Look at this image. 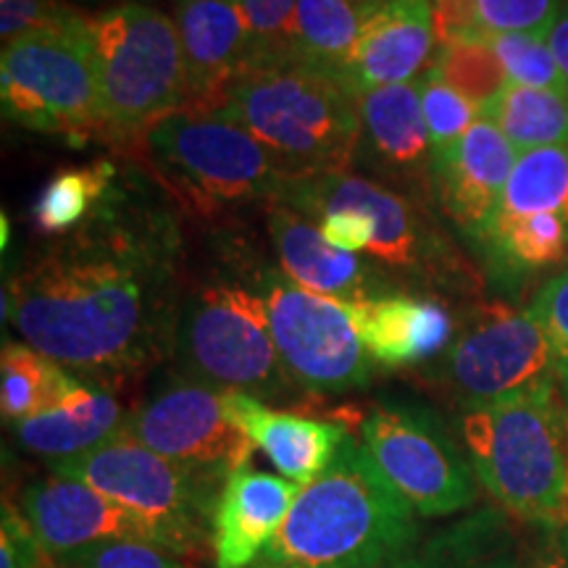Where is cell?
I'll return each mask as SVG.
<instances>
[{
  "label": "cell",
  "mask_w": 568,
  "mask_h": 568,
  "mask_svg": "<svg viewBox=\"0 0 568 568\" xmlns=\"http://www.w3.org/2000/svg\"><path fill=\"white\" fill-rule=\"evenodd\" d=\"M295 3L297 0H240L255 42V59L280 51L284 27L293 17Z\"/></svg>",
  "instance_id": "obj_37"
},
{
  "label": "cell",
  "mask_w": 568,
  "mask_h": 568,
  "mask_svg": "<svg viewBox=\"0 0 568 568\" xmlns=\"http://www.w3.org/2000/svg\"><path fill=\"white\" fill-rule=\"evenodd\" d=\"M524 568H568V527L531 529Z\"/></svg>",
  "instance_id": "obj_39"
},
{
  "label": "cell",
  "mask_w": 568,
  "mask_h": 568,
  "mask_svg": "<svg viewBox=\"0 0 568 568\" xmlns=\"http://www.w3.org/2000/svg\"><path fill=\"white\" fill-rule=\"evenodd\" d=\"M17 508L51 556L67 558L92 545L140 539L161 545V539L138 514L126 510L111 497L84 485L80 479L51 477L30 481Z\"/></svg>",
  "instance_id": "obj_16"
},
{
  "label": "cell",
  "mask_w": 568,
  "mask_h": 568,
  "mask_svg": "<svg viewBox=\"0 0 568 568\" xmlns=\"http://www.w3.org/2000/svg\"><path fill=\"white\" fill-rule=\"evenodd\" d=\"M174 24L187 67V111L211 113L255 59L240 0H176Z\"/></svg>",
  "instance_id": "obj_17"
},
{
  "label": "cell",
  "mask_w": 568,
  "mask_h": 568,
  "mask_svg": "<svg viewBox=\"0 0 568 568\" xmlns=\"http://www.w3.org/2000/svg\"><path fill=\"white\" fill-rule=\"evenodd\" d=\"M126 416L122 403L101 387L84 385L63 406L13 424L17 439L27 450L55 460L84 456L124 429Z\"/></svg>",
  "instance_id": "obj_26"
},
{
  "label": "cell",
  "mask_w": 568,
  "mask_h": 568,
  "mask_svg": "<svg viewBox=\"0 0 568 568\" xmlns=\"http://www.w3.org/2000/svg\"><path fill=\"white\" fill-rule=\"evenodd\" d=\"M368 358L387 368H406L447 351L453 318L443 305L414 295H382L347 303Z\"/></svg>",
  "instance_id": "obj_24"
},
{
  "label": "cell",
  "mask_w": 568,
  "mask_h": 568,
  "mask_svg": "<svg viewBox=\"0 0 568 568\" xmlns=\"http://www.w3.org/2000/svg\"><path fill=\"white\" fill-rule=\"evenodd\" d=\"M481 119L506 134L516 153L568 148V95L564 92L508 82L506 90L481 109Z\"/></svg>",
  "instance_id": "obj_29"
},
{
  "label": "cell",
  "mask_w": 568,
  "mask_h": 568,
  "mask_svg": "<svg viewBox=\"0 0 568 568\" xmlns=\"http://www.w3.org/2000/svg\"><path fill=\"white\" fill-rule=\"evenodd\" d=\"M88 385L69 368L34 351L32 345L6 343L0 355V408L6 422H24L69 403Z\"/></svg>",
  "instance_id": "obj_28"
},
{
  "label": "cell",
  "mask_w": 568,
  "mask_h": 568,
  "mask_svg": "<svg viewBox=\"0 0 568 568\" xmlns=\"http://www.w3.org/2000/svg\"><path fill=\"white\" fill-rule=\"evenodd\" d=\"M268 232H272V243L284 274L311 293L343 303L395 293L393 280L376 272L355 253H345L326 243L311 219L287 205H272Z\"/></svg>",
  "instance_id": "obj_22"
},
{
  "label": "cell",
  "mask_w": 568,
  "mask_h": 568,
  "mask_svg": "<svg viewBox=\"0 0 568 568\" xmlns=\"http://www.w3.org/2000/svg\"><path fill=\"white\" fill-rule=\"evenodd\" d=\"M416 516L351 435L251 568H385L418 539Z\"/></svg>",
  "instance_id": "obj_2"
},
{
  "label": "cell",
  "mask_w": 568,
  "mask_h": 568,
  "mask_svg": "<svg viewBox=\"0 0 568 568\" xmlns=\"http://www.w3.org/2000/svg\"><path fill=\"white\" fill-rule=\"evenodd\" d=\"M545 38H548L550 51H552V55H556L558 67H560V71H564V77L568 82V0H564V6H560L558 17H556V21H552V27Z\"/></svg>",
  "instance_id": "obj_40"
},
{
  "label": "cell",
  "mask_w": 568,
  "mask_h": 568,
  "mask_svg": "<svg viewBox=\"0 0 568 568\" xmlns=\"http://www.w3.org/2000/svg\"><path fill=\"white\" fill-rule=\"evenodd\" d=\"M489 48L497 53L510 82L527 84V88L556 90L568 95V82L560 71L556 55H552L545 34L510 32L489 34L485 38Z\"/></svg>",
  "instance_id": "obj_32"
},
{
  "label": "cell",
  "mask_w": 568,
  "mask_h": 568,
  "mask_svg": "<svg viewBox=\"0 0 568 568\" xmlns=\"http://www.w3.org/2000/svg\"><path fill=\"white\" fill-rule=\"evenodd\" d=\"M145 148L155 169L203 205L276 201L290 176L251 132L213 111L169 113L145 134Z\"/></svg>",
  "instance_id": "obj_9"
},
{
  "label": "cell",
  "mask_w": 568,
  "mask_h": 568,
  "mask_svg": "<svg viewBox=\"0 0 568 568\" xmlns=\"http://www.w3.org/2000/svg\"><path fill=\"white\" fill-rule=\"evenodd\" d=\"M116 166L98 161L92 166L67 169L42 187L32 205V222L42 234H69L88 222L98 203L109 197Z\"/></svg>",
  "instance_id": "obj_30"
},
{
  "label": "cell",
  "mask_w": 568,
  "mask_h": 568,
  "mask_svg": "<svg viewBox=\"0 0 568 568\" xmlns=\"http://www.w3.org/2000/svg\"><path fill=\"white\" fill-rule=\"evenodd\" d=\"M3 316L82 382L116 385L172 355L180 293L172 224L111 205L6 287Z\"/></svg>",
  "instance_id": "obj_1"
},
{
  "label": "cell",
  "mask_w": 568,
  "mask_h": 568,
  "mask_svg": "<svg viewBox=\"0 0 568 568\" xmlns=\"http://www.w3.org/2000/svg\"><path fill=\"white\" fill-rule=\"evenodd\" d=\"M213 113L251 132L290 176L347 172L358 153L361 92L282 53L255 59Z\"/></svg>",
  "instance_id": "obj_3"
},
{
  "label": "cell",
  "mask_w": 568,
  "mask_h": 568,
  "mask_svg": "<svg viewBox=\"0 0 568 568\" xmlns=\"http://www.w3.org/2000/svg\"><path fill=\"white\" fill-rule=\"evenodd\" d=\"M479 485L529 529L568 527V395L560 385L460 414Z\"/></svg>",
  "instance_id": "obj_4"
},
{
  "label": "cell",
  "mask_w": 568,
  "mask_h": 568,
  "mask_svg": "<svg viewBox=\"0 0 568 568\" xmlns=\"http://www.w3.org/2000/svg\"><path fill=\"white\" fill-rule=\"evenodd\" d=\"M355 159L400 184L432 180L435 148L422 109V77L361 95V142Z\"/></svg>",
  "instance_id": "obj_21"
},
{
  "label": "cell",
  "mask_w": 568,
  "mask_h": 568,
  "mask_svg": "<svg viewBox=\"0 0 568 568\" xmlns=\"http://www.w3.org/2000/svg\"><path fill=\"white\" fill-rule=\"evenodd\" d=\"M305 219L314 216L329 245L345 253H372L376 261L422 272L429 268L435 240L406 197L347 172L287 176L276 195Z\"/></svg>",
  "instance_id": "obj_10"
},
{
  "label": "cell",
  "mask_w": 568,
  "mask_h": 568,
  "mask_svg": "<svg viewBox=\"0 0 568 568\" xmlns=\"http://www.w3.org/2000/svg\"><path fill=\"white\" fill-rule=\"evenodd\" d=\"M426 69L435 71L439 80H445L453 90H458L479 111L489 101H495L510 82L506 67H503L485 38L439 45Z\"/></svg>",
  "instance_id": "obj_31"
},
{
  "label": "cell",
  "mask_w": 568,
  "mask_h": 568,
  "mask_svg": "<svg viewBox=\"0 0 568 568\" xmlns=\"http://www.w3.org/2000/svg\"><path fill=\"white\" fill-rule=\"evenodd\" d=\"M432 0H366V17L343 77L361 95L422 77L435 55Z\"/></svg>",
  "instance_id": "obj_18"
},
{
  "label": "cell",
  "mask_w": 568,
  "mask_h": 568,
  "mask_svg": "<svg viewBox=\"0 0 568 568\" xmlns=\"http://www.w3.org/2000/svg\"><path fill=\"white\" fill-rule=\"evenodd\" d=\"M364 17L366 0H297L276 53L343 74Z\"/></svg>",
  "instance_id": "obj_27"
},
{
  "label": "cell",
  "mask_w": 568,
  "mask_h": 568,
  "mask_svg": "<svg viewBox=\"0 0 568 568\" xmlns=\"http://www.w3.org/2000/svg\"><path fill=\"white\" fill-rule=\"evenodd\" d=\"M71 13L59 0H0V34L6 42L53 24Z\"/></svg>",
  "instance_id": "obj_38"
},
{
  "label": "cell",
  "mask_w": 568,
  "mask_h": 568,
  "mask_svg": "<svg viewBox=\"0 0 568 568\" xmlns=\"http://www.w3.org/2000/svg\"><path fill=\"white\" fill-rule=\"evenodd\" d=\"M516 159V148L487 119H479L456 145L435 155L432 187L468 237L479 240L485 232Z\"/></svg>",
  "instance_id": "obj_19"
},
{
  "label": "cell",
  "mask_w": 568,
  "mask_h": 568,
  "mask_svg": "<svg viewBox=\"0 0 568 568\" xmlns=\"http://www.w3.org/2000/svg\"><path fill=\"white\" fill-rule=\"evenodd\" d=\"M124 435L213 481L251 464L253 443L226 410L222 389L182 379L126 416Z\"/></svg>",
  "instance_id": "obj_15"
},
{
  "label": "cell",
  "mask_w": 568,
  "mask_h": 568,
  "mask_svg": "<svg viewBox=\"0 0 568 568\" xmlns=\"http://www.w3.org/2000/svg\"><path fill=\"white\" fill-rule=\"evenodd\" d=\"M253 293L264 301L274 345L297 387L335 395L368 385L376 364L361 343L351 305L311 293L280 272L258 274Z\"/></svg>",
  "instance_id": "obj_12"
},
{
  "label": "cell",
  "mask_w": 568,
  "mask_h": 568,
  "mask_svg": "<svg viewBox=\"0 0 568 568\" xmlns=\"http://www.w3.org/2000/svg\"><path fill=\"white\" fill-rule=\"evenodd\" d=\"M6 119L71 142L103 134L101 82L90 19L80 13L6 42L0 59Z\"/></svg>",
  "instance_id": "obj_5"
},
{
  "label": "cell",
  "mask_w": 568,
  "mask_h": 568,
  "mask_svg": "<svg viewBox=\"0 0 568 568\" xmlns=\"http://www.w3.org/2000/svg\"><path fill=\"white\" fill-rule=\"evenodd\" d=\"M59 568H190L176 552L140 539H119V542L92 545L80 552L55 560Z\"/></svg>",
  "instance_id": "obj_35"
},
{
  "label": "cell",
  "mask_w": 568,
  "mask_h": 568,
  "mask_svg": "<svg viewBox=\"0 0 568 568\" xmlns=\"http://www.w3.org/2000/svg\"><path fill=\"white\" fill-rule=\"evenodd\" d=\"M460 408L560 385L550 343L531 311L485 305L466 318L437 372Z\"/></svg>",
  "instance_id": "obj_14"
},
{
  "label": "cell",
  "mask_w": 568,
  "mask_h": 568,
  "mask_svg": "<svg viewBox=\"0 0 568 568\" xmlns=\"http://www.w3.org/2000/svg\"><path fill=\"white\" fill-rule=\"evenodd\" d=\"M422 109L435 155L453 148L481 119V111L468 98L439 80L432 69L422 74Z\"/></svg>",
  "instance_id": "obj_33"
},
{
  "label": "cell",
  "mask_w": 568,
  "mask_h": 568,
  "mask_svg": "<svg viewBox=\"0 0 568 568\" xmlns=\"http://www.w3.org/2000/svg\"><path fill=\"white\" fill-rule=\"evenodd\" d=\"M180 376L222 393L282 400L301 389L290 379L264 301L243 287L197 290L182 303L174 351Z\"/></svg>",
  "instance_id": "obj_8"
},
{
  "label": "cell",
  "mask_w": 568,
  "mask_h": 568,
  "mask_svg": "<svg viewBox=\"0 0 568 568\" xmlns=\"http://www.w3.org/2000/svg\"><path fill=\"white\" fill-rule=\"evenodd\" d=\"M51 471L80 479L138 514L159 535L161 548L184 560L211 550V524L222 481L163 458L124 432L84 456L55 460Z\"/></svg>",
  "instance_id": "obj_7"
},
{
  "label": "cell",
  "mask_w": 568,
  "mask_h": 568,
  "mask_svg": "<svg viewBox=\"0 0 568 568\" xmlns=\"http://www.w3.org/2000/svg\"><path fill=\"white\" fill-rule=\"evenodd\" d=\"M477 245L506 282L568 264V148L518 153Z\"/></svg>",
  "instance_id": "obj_13"
},
{
  "label": "cell",
  "mask_w": 568,
  "mask_h": 568,
  "mask_svg": "<svg viewBox=\"0 0 568 568\" xmlns=\"http://www.w3.org/2000/svg\"><path fill=\"white\" fill-rule=\"evenodd\" d=\"M503 508H479L410 545L385 568H524L527 542Z\"/></svg>",
  "instance_id": "obj_25"
},
{
  "label": "cell",
  "mask_w": 568,
  "mask_h": 568,
  "mask_svg": "<svg viewBox=\"0 0 568 568\" xmlns=\"http://www.w3.org/2000/svg\"><path fill=\"white\" fill-rule=\"evenodd\" d=\"M361 443L418 516H453L479 495L466 450L443 418L408 403H382L361 422Z\"/></svg>",
  "instance_id": "obj_11"
},
{
  "label": "cell",
  "mask_w": 568,
  "mask_h": 568,
  "mask_svg": "<svg viewBox=\"0 0 568 568\" xmlns=\"http://www.w3.org/2000/svg\"><path fill=\"white\" fill-rule=\"evenodd\" d=\"M529 311L542 326L545 337H548L552 358H556L560 389L568 395V268L542 284Z\"/></svg>",
  "instance_id": "obj_36"
},
{
  "label": "cell",
  "mask_w": 568,
  "mask_h": 568,
  "mask_svg": "<svg viewBox=\"0 0 568 568\" xmlns=\"http://www.w3.org/2000/svg\"><path fill=\"white\" fill-rule=\"evenodd\" d=\"M481 38L489 34H548L564 0H468Z\"/></svg>",
  "instance_id": "obj_34"
},
{
  "label": "cell",
  "mask_w": 568,
  "mask_h": 568,
  "mask_svg": "<svg viewBox=\"0 0 568 568\" xmlns=\"http://www.w3.org/2000/svg\"><path fill=\"white\" fill-rule=\"evenodd\" d=\"M297 495L301 485L251 464L230 474L213 510V568H251L287 521Z\"/></svg>",
  "instance_id": "obj_20"
},
{
  "label": "cell",
  "mask_w": 568,
  "mask_h": 568,
  "mask_svg": "<svg viewBox=\"0 0 568 568\" xmlns=\"http://www.w3.org/2000/svg\"><path fill=\"white\" fill-rule=\"evenodd\" d=\"M224 400L234 424L245 432L255 450L272 460L280 477L301 487L324 474L351 437L343 424L276 410L253 395L224 393Z\"/></svg>",
  "instance_id": "obj_23"
},
{
  "label": "cell",
  "mask_w": 568,
  "mask_h": 568,
  "mask_svg": "<svg viewBox=\"0 0 568 568\" xmlns=\"http://www.w3.org/2000/svg\"><path fill=\"white\" fill-rule=\"evenodd\" d=\"M101 82L103 134H148L187 103V67L174 19L145 3H119L90 19Z\"/></svg>",
  "instance_id": "obj_6"
}]
</instances>
